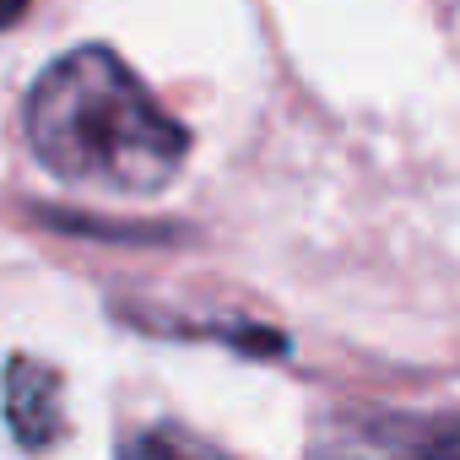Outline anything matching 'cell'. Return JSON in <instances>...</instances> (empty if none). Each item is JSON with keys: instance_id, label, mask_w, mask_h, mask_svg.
<instances>
[{"instance_id": "cell-1", "label": "cell", "mask_w": 460, "mask_h": 460, "mask_svg": "<svg viewBox=\"0 0 460 460\" xmlns=\"http://www.w3.org/2000/svg\"><path fill=\"white\" fill-rule=\"evenodd\" d=\"M33 157L82 190L157 195L190 157V130L103 44L60 55L22 103Z\"/></svg>"}, {"instance_id": "cell-2", "label": "cell", "mask_w": 460, "mask_h": 460, "mask_svg": "<svg viewBox=\"0 0 460 460\" xmlns=\"http://www.w3.org/2000/svg\"><path fill=\"white\" fill-rule=\"evenodd\" d=\"M6 422H12V438L22 449H49L66 428L60 374L33 363V358H12L6 363Z\"/></svg>"}, {"instance_id": "cell-3", "label": "cell", "mask_w": 460, "mask_h": 460, "mask_svg": "<svg viewBox=\"0 0 460 460\" xmlns=\"http://www.w3.org/2000/svg\"><path fill=\"white\" fill-rule=\"evenodd\" d=\"M22 6H28V0H0V28H6V22L22 12Z\"/></svg>"}]
</instances>
